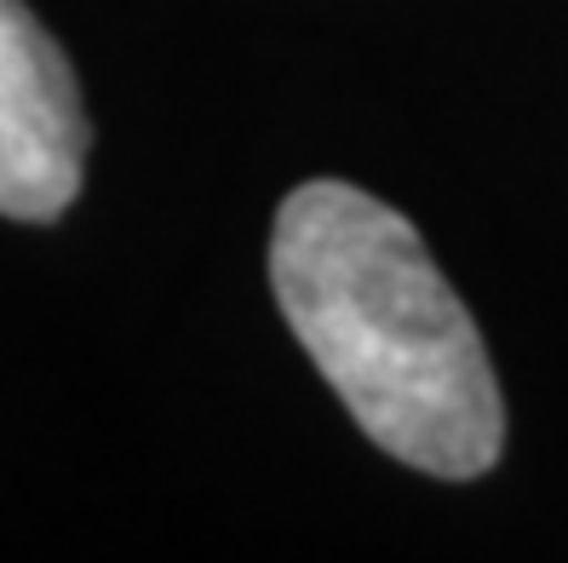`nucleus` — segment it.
Masks as SVG:
<instances>
[{
    "label": "nucleus",
    "mask_w": 568,
    "mask_h": 563,
    "mask_svg": "<svg viewBox=\"0 0 568 563\" xmlns=\"http://www.w3.org/2000/svg\"><path fill=\"white\" fill-rule=\"evenodd\" d=\"M271 288L374 449L448 483L499 460L506 403L488 345L396 208L339 179L298 184L276 208Z\"/></svg>",
    "instance_id": "f257e3e1"
},
{
    "label": "nucleus",
    "mask_w": 568,
    "mask_h": 563,
    "mask_svg": "<svg viewBox=\"0 0 568 563\" xmlns=\"http://www.w3.org/2000/svg\"><path fill=\"white\" fill-rule=\"evenodd\" d=\"M92 121L63 47L23 0H0V219L52 224L87 179Z\"/></svg>",
    "instance_id": "f03ea898"
}]
</instances>
